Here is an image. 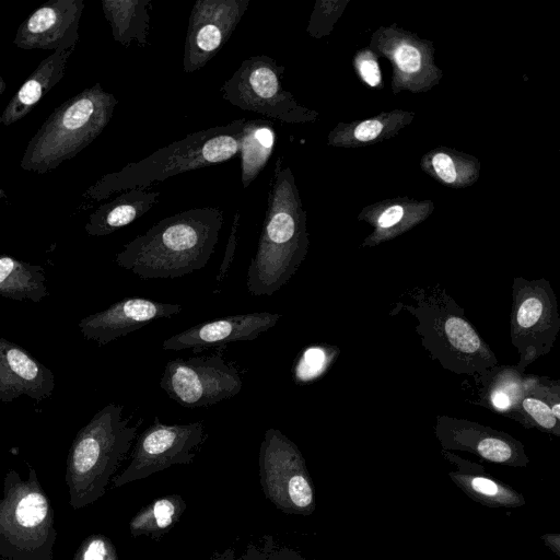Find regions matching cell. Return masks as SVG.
<instances>
[{"instance_id": "obj_15", "label": "cell", "mask_w": 560, "mask_h": 560, "mask_svg": "<svg viewBox=\"0 0 560 560\" xmlns=\"http://www.w3.org/2000/svg\"><path fill=\"white\" fill-rule=\"evenodd\" d=\"M83 2L59 0L36 10L20 28L15 44L23 48L65 49L78 39Z\"/></svg>"}, {"instance_id": "obj_19", "label": "cell", "mask_w": 560, "mask_h": 560, "mask_svg": "<svg viewBox=\"0 0 560 560\" xmlns=\"http://www.w3.org/2000/svg\"><path fill=\"white\" fill-rule=\"evenodd\" d=\"M102 5L116 42L124 46L132 42L140 47L149 44L152 0L103 1Z\"/></svg>"}, {"instance_id": "obj_32", "label": "cell", "mask_w": 560, "mask_h": 560, "mask_svg": "<svg viewBox=\"0 0 560 560\" xmlns=\"http://www.w3.org/2000/svg\"><path fill=\"white\" fill-rule=\"evenodd\" d=\"M382 124L377 120H366L361 122L355 131L354 136L358 140L368 141L376 138L382 131Z\"/></svg>"}, {"instance_id": "obj_14", "label": "cell", "mask_w": 560, "mask_h": 560, "mask_svg": "<svg viewBox=\"0 0 560 560\" xmlns=\"http://www.w3.org/2000/svg\"><path fill=\"white\" fill-rule=\"evenodd\" d=\"M55 389V375L20 345L0 337V401L26 395L42 401Z\"/></svg>"}, {"instance_id": "obj_18", "label": "cell", "mask_w": 560, "mask_h": 560, "mask_svg": "<svg viewBox=\"0 0 560 560\" xmlns=\"http://www.w3.org/2000/svg\"><path fill=\"white\" fill-rule=\"evenodd\" d=\"M276 141V131L268 120L245 121L238 144L243 188H247L267 165Z\"/></svg>"}, {"instance_id": "obj_6", "label": "cell", "mask_w": 560, "mask_h": 560, "mask_svg": "<svg viewBox=\"0 0 560 560\" xmlns=\"http://www.w3.org/2000/svg\"><path fill=\"white\" fill-rule=\"evenodd\" d=\"M116 97L100 84L60 107L28 145L23 167L47 171L91 143L109 122Z\"/></svg>"}, {"instance_id": "obj_28", "label": "cell", "mask_w": 560, "mask_h": 560, "mask_svg": "<svg viewBox=\"0 0 560 560\" xmlns=\"http://www.w3.org/2000/svg\"><path fill=\"white\" fill-rule=\"evenodd\" d=\"M523 408L539 425L546 429H552L557 423L548 405L539 399L525 398L523 400Z\"/></svg>"}, {"instance_id": "obj_21", "label": "cell", "mask_w": 560, "mask_h": 560, "mask_svg": "<svg viewBox=\"0 0 560 560\" xmlns=\"http://www.w3.org/2000/svg\"><path fill=\"white\" fill-rule=\"evenodd\" d=\"M185 508L186 504L179 495L159 498L131 518L130 533L132 536L162 534L177 522Z\"/></svg>"}, {"instance_id": "obj_38", "label": "cell", "mask_w": 560, "mask_h": 560, "mask_svg": "<svg viewBox=\"0 0 560 560\" xmlns=\"http://www.w3.org/2000/svg\"><path fill=\"white\" fill-rule=\"evenodd\" d=\"M1 90H2V80L0 78V92H1Z\"/></svg>"}, {"instance_id": "obj_27", "label": "cell", "mask_w": 560, "mask_h": 560, "mask_svg": "<svg viewBox=\"0 0 560 560\" xmlns=\"http://www.w3.org/2000/svg\"><path fill=\"white\" fill-rule=\"evenodd\" d=\"M466 487L478 497L489 500L506 501L509 497L505 489L486 477H471L468 479Z\"/></svg>"}, {"instance_id": "obj_26", "label": "cell", "mask_w": 560, "mask_h": 560, "mask_svg": "<svg viewBox=\"0 0 560 560\" xmlns=\"http://www.w3.org/2000/svg\"><path fill=\"white\" fill-rule=\"evenodd\" d=\"M542 302L535 296L525 299L518 306L516 323L520 328L529 329L534 327L542 316Z\"/></svg>"}, {"instance_id": "obj_4", "label": "cell", "mask_w": 560, "mask_h": 560, "mask_svg": "<svg viewBox=\"0 0 560 560\" xmlns=\"http://www.w3.org/2000/svg\"><path fill=\"white\" fill-rule=\"evenodd\" d=\"M245 121V118H241L194 131L138 162L129 163L120 172L107 175L102 180L100 196L124 189L149 188L174 175L234 159L238 154Z\"/></svg>"}, {"instance_id": "obj_31", "label": "cell", "mask_w": 560, "mask_h": 560, "mask_svg": "<svg viewBox=\"0 0 560 560\" xmlns=\"http://www.w3.org/2000/svg\"><path fill=\"white\" fill-rule=\"evenodd\" d=\"M432 165L441 179L445 183H453L456 178V170L452 159L444 154L438 153L432 159Z\"/></svg>"}, {"instance_id": "obj_1", "label": "cell", "mask_w": 560, "mask_h": 560, "mask_svg": "<svg viewBox=\"0 0 560 560\" xmlns=\"http://www.w3.org/2000/svg\"><path fill=\"white\" fill-rule=\"evenodd\" d=\"M217 207L192 208L166 217L127 243L115 261L142 279L178 278L208 264L223 226Z\"/></svg>"}, {"instance_id": "obj_25", "label": "cell", "mask_w": 560, "mask_h": 560, "mask_svg": "<svg viewBox=\"0 0 560 560\" xmlns=\"http://www.w3.org/2000/svg\"><path fill=\"white\" fill-rule=\"evenodd\" d=\"M477 452L481 457L494 463H506L513 456L510 443L497 436L482 439L477 445Z\"/></svg>"}, {"instance_id": "obj_17", "label": "cell", "mask_w": 560, "mask_h": 560, "mask_svg": "<svg viewBox=\"0 0 560 560\" xmlns=\"http://www.w3.org/2000/svg\"><path fill=\"white\" fill-rule=\"evenodd\" d=\"M160 191L148 188L126 190L117 199L102 207L86 226L91 235H107L139 219L158 202Z\"/></svg>"}, {"instance_id": "obj_2", "label": "cell", "mask_w": 560, "mask_h": 560, "mask_svg": "<svg viewBox=\"0 0 560 560\" xmlns=\"http://www.w3.org/2000/svg\"><path fill=\"white\" fill-rule=\"evenodd\" d=\"M308 248L305 212L294 175L278 158L270 182L257 250L247 268L254 296L272 295L294 276Z\"/></svg>"}, {"instance_id": "obj_24", "label": "cell", "mask_w": 560, "mask_h": 560, "mask_svg": "<svg viewBox=\"0 0 560 560\" xmlns=\"http://www.w3.org/2000/svg\"><path fill=\"white\" fill-rule=\"evenodd\" d=\"M72 560H118V558L116 548L108 537L93 534L81 542Z\"/></svg>"}, {"instance_id": "obj_10", "label": "cell", "mask_w": 560, "mask_h": 560, "mask_svg": "<svg viewBox=\"0 0 560 560\" xmlns=\"http://www.w3.org/2000/svg\"><path fill=\"white\" fill-rule=\"evenodd\" d=\"M207 438L201 422L165 424L155 417L138 438L127 468L114 487L143 479L173 465L189 464Z\"/></svg>"}, {"instance_id": "obj_20", "label": "cell", "mask_w": 560, "mask_h": 560, "mask_svg": "<svg viewBox=\"0 0 560 560\" xmlns=\"http://www.w3.org/2000/svg\"><path fill=\"white\" fill-rule=\"evenodd\" d=\"M0 295L14 301H42L48 295L44 268L0 255Z\"/></svg>"}, {"instance_id": "obj_16", "label": "cell", "mask_w": 560, "mask_h": 560, "mask_svg": "<svg viewBox=\"0 0 560 560\" xmlns=\"http://www.w3.org/2000/svg\"><path fill=\"white\" fill-rule=\"evenodd\" d=\"M72 50L73 46L58 49L39 65L5 108L1 122L10 125L35 106L40 97L61 79L65 65Z\"/></svg>"}, {"instance_id": "obj_7", "label": "cell", "mask_w": 560, "mask_h": 560, "mask_svg": "<svg viewBox=\"0 0 560 560\" xmlns=\"http://www.w3.org/2000/svg\"><path fill=\"white\" fill-rule=\"evenodd\" d=\"M285 68L267 55L243 60L220 88L224 101L284 124L306 122L313 114L282 84Z\"/></svg>"}, {"instance_id": "obj_37", "label": "cell", "mask_w": 560, "mask_h": 560, "mask_svg": "<svg viewBox=\"0 0 560 560\" xmlns=\"http://www.w3.org/2000/svg\"><path fill=\"white\" fill-rule=\"evenodd\" d=\"M550 410H551V413L555 417V419L558 420L560 418V405L555 404Z\"/></svg>"}, {"instance_id": "obj_11", "label": "cell", "mask_w": 560, "mask_h": 560, "mask_svg": "<svg viewBox=\"0 0 560 560\" xmlns=\"http://www.w3.org/2000/svg\"><path fill=\"white\" fill-rule=\"evenodd\" d=\"M250 0H197L186 32L183 69L191 73L205 67L236 30Z\"/></svg>"}, {"instance_id": "obj_29", "label": "cell", "mask_w": 560, "mask_h": 560, "mask_svg": "<svg viewBox=\"0 0 560 560\" xmlns=\"http://www.w3.org/2000/svg\"><path fill=\"white\" fill-rule=\"evenodd\" d=\"M395 59L404 72L411 73L421 67V56L419 51L410 45H401L395 51Z\"/></svg>"}, {"instance_id": "obj_35", "label": "cell", "mask_w": 560, "mask_h": 560, "mask_svg": "<svg viewBox=\"0 0 560 560\" xmlns=\"http://www.w3.org/2000/svg\"><path fill=\"white\" fill-rule=\"evenodd\" d=\"M493 406L499 410H505L511 406V399L503 390H495L491 395Z\"/></svg>"}, {"instance_id": "obj_23", "label": "cell", "mask_w": 560, "mask_h": 560, "mask_svg": "<svg viewBox=\"0 0 560 560\" xmlns=\"http://www.w3.org/2000/svg\"><path fill=\"white\" fill-rule=\"evenodd\" d=\"M445 331L451 343L462 352L472 353L481 348V342L472 327L459 317H450Z\"/></svg>"}, {"instance_id": "obj_12", "label": "cell", "mask_w": 560, "mask_h": 560, "mask_svg": "<svg viewBox=\"0 0 560 560\" xmlns=\"http://www.w3.org/2000/svg\"><path fill=\"white\" fill-rule=\"evenodd\" d=\"M176 303H163L144 298H126L104 311L96 312L79 324V330L86 340L105 346L153 320L170 318L182 312Z\"/></svg>"}, {"instance_id": "obj_33", "label": "cell", "mask_w": 560, "mask_h": 560, "mask_svg": "<svg viewBox=\"0 0 560 560\" xmlns=\"http://www.w3.org/2000/svg\"><path fill=\"white\" fill-rule=\"evenodd\" d=\"M360 73L363 80L371 86H376L381 81L378 65L372 59L363 60L360 63Z\"/></svg>"}, {"instance_id": "obj_22", "label": "cell", "mask_w": 560, "mask_h": 560, "mask_svg": "<svg viewBox=\"0 0 560 560\" xmlns=\"http://www.w3.org/2000/svg\"><path fill=\"white\" fill-rule=\"evenodd\" d=\"M330 361V352L320 346L304 349L294 362L292 376L296 384L304 385L320 376Z\"/></svg>"}, {"instance_id": "obj_9", "label": "cell", "mask_w": 560, "mask_h": 560, "mask_svg": "<svg viewBox=\"0 0 560 560\" xmlns=\"http://www.w3.org/2000/svg\"><path fill=\"white\" fill-rule=\"evenodd\" d=\"M160 386L180 406L200 408L236 396L242 390L243 380L233 364L214 353L168 361Z\"/></svg>"}, {"instance_id": "obj_13", "label": "cell", "mask_w": 560, "mask_h": 560, "mask_svg": "<svg viewBox=\"0 0 560 560\" xmlns=\"http://www.w3.org/2000/svg\"><path fill=\"white\" fill-rule=\"evenodd\" d=\"M281 314L253 312L203 322L165 339L163 350H194L224 346L234 341L254 340L273 327Z\"/></svg>"}, {"instance_id": "obj_3", "label": "cell", "mask_w": 560, "mask_h": 560, "mask_svg": "<svg viewBox=\"0 0 560 560\" xmlns=\"http://www.w3.org/2000/svg\"><path fill=\"white\" fill-rule=\"evenodd\" d=\"M124 417V406L108 404L77 433L68 453L69 504L78 510L97 501L131 447L142 423Z\"/></svg>"}, {"instance_id": "obj_5", "label": "cell", "mask_w": 560, "mask_h": 560, "mask_svg": "<svg viewBox=\"0 0 560 560\" xmlns=\"http://www.w3.org/2000/svg\"><path fill=\"white\" fill-rule=\"evenodd\" d=\"M56 539L54 508L36 470L30 467L26 479L9 470L0 499V558L52 560Z\"/></svg>"}, {"instance_id": "obj_39", "label": "cell", "mask_w": 560, "mask_h": 560, "mask_svg": "<svg viewBox=\"0 0 560 560\" xmlns=\"http://www.w3.org/2000/svg\"><path fill=\"white\" fill-rule=\"evenodd\" d=\"M1 192V191H0Z\"/></svg>"}, {"instance_id": "obj_30", "label": "cell", "mask_w": 560, "mask_h": 560, "mask_svg": "<svg viewBox=\"0 0 560 560\" xmlns=\"http://www.w3.org/2000/svg\"><path fill=\"white\" fill-rule=\"evenodd\" d=\"M240 219H241V211L237 210L235 212L233 225L231 229V233L229 235L225 254H224L223 260L220 265L219 272L217 276L218 283H220L223 280V278L225 277V275H226L228 270L230 269V266L233 261L235 247H236V241H237L236 235H237V229L240 225Z\"/></svg>"}, {"instance_id": "obj_8", "label": "cell", "mask_w": 560, "mask_h": 560, "mask_svg": "<svg viewBox=\"0 0 560 560\" xmlns=\"http://www.w3.org/2000/svg\"><path fill=\"white\" fill-rule=\"evenodd\" d=\"M259 478L267 499L288 514L313 512L314 491L298 446L281 431L266 430L259 448Z\"/></svg>"}, {"instance_id": "obj_34", "label": "cell", "mask_w": 560, "mask_h": 560, "mask_svg": "<svg viewBox=\"0 0 560 560\" xmlns=\"http://www.w3.org/2000/svg\"><path fill=\"white\" fill-rule=\"evenodd\" d=\"M404 215V209L400 206H393L386 209L378 218L381 228H389L395 225Z\"/></svg>"}, {"instance_id": "obj_36", "label": "cell", "mask_w": 560, "mask_h": 560, "mask_svg": "<svg viewBox=\"0 0 560 560\" xmlns=\"http://www.w3.org/2000/svg\"><path fill=\"white\" fill-rule=\"evenodd\" d=\"M234 558V550L229 549L223 555H221L219 558L212 559V560H233Z\"/></svg>"}]
</instances>
